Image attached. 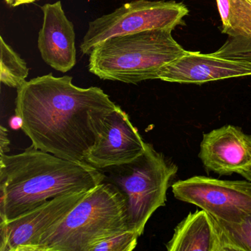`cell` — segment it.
Here are the masks:
<instances>
[{"label": "cell", "mask_w": 251, "mask_h": 251, "mask_svg": "<svg viewBox=\"0 0 251 251\" xmlns=\"http://www.w3.org/2000/svg\"><path fill=\"white\" fill-rule=\"evenodd\" d=\"M73 80L50 73L26 81L17 89L15 114L35 148L86 162L104 119L117 105L100 88Z\"/></svg>", "instance_id": "6da1fadb"}, {"label": "cell", "mask_w": 251, "mask_h": 251, "mask_svg": "<svg viewBox=\"0 0 251 251\" xmlns=\"http://www.w3.org/2000/svg\"><path fill=\"white\" fill-rule=\"evenodd\" d=\"M82 161H70L33 145L14 155L0 154V223L71 192L95 189L105 173Z\"/></svg>", "instance_id": "7a4b0ae2"}, {"label": "cell", "mask_w": 251, "mask_h": 251, "mask_svg": "<svg viewBox=\"0 0 251 251\" xmlns=\"http://www.w3.org/2000/svg\"><path fill=\"white\" fill-rule=\"evenodd\" d=\"M172 32L148 30L108 39L89 54V71L101 80L127 84L158 79L163 68L186 52Z\"/></svg>", "instance_id": "3957f363"}, {"label": "cell", "mask_w": 251, "mask_h": 251, "mask_svg": "<svg viewBox=\"0 0 251 251\" xmlns=\"http://www.w3.org/2000/svg\"><path fill=\"white\" fill-rule=\"evenodd\" d=\"M127 230L126 197L105 180L42 238L38 251H90L99 242Z\"/></svg>", "instance_id": "277c9868"}, {"label": "cell", "mask_w": 251, "mask_h": 251, "mask_svg": "<svg viewBox=\"0 0 251 251\" xmlns=\"http://www.w3.org/2000/svg\"><path fill=\"white\" fill-rule=\"evenodd\" d=\"M104 170L108 174H105V180L115 185L126 197L129 230L140 236L151 216L165 205L177 166L146 143L145 152L134 161Z\"/></svg>", "instance_id": "5b68a950"}, {"label": "cell", "mask_w": 251, "mask_h": 251, "mask_svg": "<svg viewBox=\"0 0 251 251\" xmlns=\"http://www.w3.org/2000/svg\"><path fill=\"white\" fill-rule=\"evenodd\" d=\"M183 2L133 0L93 21L80 45L83 55H89L94 48L111 38L152 30H174L184 25L189 14Z\"/></svg>", "instance_id": "8992f818"}, {"label": "cell", "mask_w": 251, "mask_h": 251, "mask_svg": "<svg viewBox=\"0 0 251 251\" xmlns=\"http://www.w3.org/2000/svg\"><path fill=\"white\" fill-rule=\"evenodd\" d=\"M176 199L205 210L215 220L237 223L251 213V180L195 176L172 185Z\"/></svg>", "instance_id": "52a82bcc"}, {"label": "cell", "mask_w": 251, "mask_h": 251, "mask_svg": "<svg viewBox=\"0 0 251 251\" xmlns=\"http://www.w3.org/2000/svg\"><path fill=\"white\" fill-rule=\"evenodd\" d=\"M92 190L56 197L13 220L0 223V251H39L42 238Z\"/></svg>", "instance_id": "ba28073f"}, {"label": "cell", "mask_w": 251, "mask_h": 251, "mask_svg": "<svg viewBox=\"0 0 251 251\" xmlns=\"http://www.w3.org/2000/svg\"><path fill=\"white\" fill-rule=\"evenodd\" d=\"M145 145L127 113L117 105L104 119L85 161L100 170L128 164L145 152Z\"/></svg>", "instance_id": "9c48e42d"}, {"label": "cell", "mask_w": 251, "mask_h": 251, "mask_svg": "<svg viewBox=\"0 0 251 251\" xmlns=\"http://www.w3.org/2000/svg\"><path fill=\"white\" fill-rule=\"evenodd\" d=\"M251 75V61L187 51L166 66L158 79L170 83L202 84Z\"/></svg>", "instance_id": "30bf717a"}, {"label": "cell", "mask_w": 251, "mask_h": 251, "mask_svg": "<svg viewBox=\"0 0 251 251\" xmlns=\"http://www.w3.org/2000/svg\"><path fill=\"white\" fill-rule=\"evenodd\" d=\"M43 23L38 37V48L43 61L51 68L65 73L77 63L74 25L67 18L61 1L41 8Z\"/></svg>", "instance_id": "8fae6325"}, {"label": "cell", "mask_w": 251, "mask_h": 251, "mask_svg": "<svg viewBox=\"0 0 251 251\" xmlns=\"http://www.w3.org/2000/svg\"><path fill=\"white\" fill-rule=\"evenodd\" d=\"M199 157L208 172L228 176L251 165V135L230 125L202 136Z\"/></svg>", "instance_id": "7c38bea8"}, {"label": "cell", "mask_w": 251, "mask_h": 251, "mask_svg": "<svg viewBox=\"0 0 251 251\" xmlns=\"http://www.w3.org/2000/svg\"><path fill=\"white\" fill-rule=\"evenodd\" d=\"M166 247L169 251H235L215 219L203 209L189 213Z\"/></svg>", "instance_id": "4fadbf2b"}, {"label": "cell", "mask_w": 251, "mask_h": 251, "mask_svg": "<svg viewBox=\"0 0 251 251\" xmlns=\"http://www.w3.org/2000/svg\"><path fill=\"white\" fill-rule=\"evenodd\" d=\"M222 33L251 45V3L248 0H216Z\"/></svg>", "instance_id": "5bb4252c"}, {"label": "cell", "mask_w": 251, "mask_h": 251, "mask_svg": "<svg viewBox=\"0 0 251 251\" xmlns=\"http://www.w3.org/2000/svg\"><path fill=\"white\" fill-rule=\"evenodd\" d=\"M27 63L0 36V81L8 87L19 89L28 77Z\"/></svg>", "instance_id": "9a60e30c"}, {"label": "cell", "mask_w": 251, "mask_h": 251, "mask_svg": "<svg viewBox=\"0 0 251 251\" xmlns=\"http://www.w3.org/2000/svg\"><path fill=\"white\" fill-rule=\"evenodd\" d=\"M215 220L231 242L235 251H251V213L237 223Z\"/></svg>", "instance_id": "2e32d148"}, {"label": "cell", "mask_w": 251, "mask_h": 251, "mask_svg": "<svg viewBox=\"0 0 251 251\" xmlns=\"http://www.w3.org/2000/svg\"><path fill=\"white\" fill-rule=\"evenodd\" d=\"M139 237L136 232L127 230L99 242L90 251H132L136 248Z\"/></svg>", "instance_id": "e0dca14e"}, {"label": "cell", "mask_w": 251, "mask_h": 251, "mask_svg": "<svg viewBox=\"0 0 251 251\" xmlns=\"http://www.w3.org/2000/svg\"><path fill=\"white\" fill-rule=\"evenodd\" d=\"M10 140L6 127H0V154H7L10 151Z\"/></svg>", "instance_id": "ac0fdd59"}, {"label": "cell", "mask_w": 251, "mask_h": 251, "mask_svg": "<svg viewBox=\"0 0 251 251\" xmlns=\"http://www.w3.org/2000/svg\"><path fill=\"white\" fill-rule=\"evenodd\" d=\"M39 0H5V3L11 8L20 6L25 4L33 3Z\"/></svg>", "instance_id": "d6986e66"}, {"label": "cell", "mask_w": 251, "mask_h": 251, "mask_svg": "<svg viewBox=\"0 0 251 251\" xmlns=\"http://www.w3.org/2000/svg\"><path fill=\"white\" fill-rule=\"evenodd\" d=\"M238 56L243 59L251 61V47H245L238 52Z\"/></svg>", "instance_id": "ffe728a7"}, {"label": "cell", "mask_w": 251, "mask_h": 251, "mask_svg": "<svg viewBox=\"0 0 251 251\" xmlns=\"http://www.w3.org/2000/svg\"><path fill=\"white\" fill-rule=\"evenodd\" d=\"M237 173L242 176V177H245L247 180H251V165L239 170Z\"/></svg>", "instance_id": "44dd1931"}, {"label": "cell", "mask_w": 251, "mask_h": 251, "mask_svg": "<svg viewBox=\"0 0 251 251\" xmlns=\"http://www.w3.org/2000/svg\"><path fill=\"white\" fill-rule=\"evenodd\" d=\"M248 1H249V2L251 3V0H248Z\"/></svg>", "instance_id": "7402d4cb"}]
</instances>
